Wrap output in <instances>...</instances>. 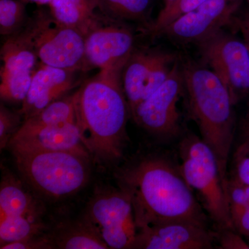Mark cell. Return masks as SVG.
<instances>
[{
    "mask_svg": "<svg viewBox=\"0 0 249 249\" xmlns=\"http://www.w3.org/2000/svg\"><path fill=\"white\" fill-rule=\"evenodd\" d=\"M115 176L132 202L137 231L170 221L207 226V215L179 168L168 160L142 157L116 170Z\"/></svg>",
    "mask_w": 249,
    "mask_h": 249,
    "instance_id": "6da1fadb",
    "label": "cell"
},
{
    "mask_svg": "<svg viewBox=\"0 0 249 249\" xmlns=\"http://www.w3.org/2000/svg\"><path fill=\"white\" fill-rule=\"evenodd\" d=\"M76 121L91 158L101 165L120 160L127 142L129 108L121 72L100 71L75 92Z\"/></svg>",
    "mask_w": 249,
    "mask_h": 249,
    "instance_id": "7a4b0ae2",
    "label": "cell"
},
{
    "mask_svg": "<svg viewBox=\"0 0 249 249\" xmlns=\"http://www.w3.org/2000/svg\"><path fill=\"white\" fill-rule=\"evenodd\" d=\"M188 108L201 138L214 152L227 188V167L235 134L230 93L212 70L187 61L181 63Z\"/></svg>",
    "mask_w": 249,
    "mask_h": 249,
    "instance_id": "3957f363",
    "label": "cell"
},
{
    "mask_svg": "<svg viewBox=\"0 0 249 249\" xmlns=\"http://www.w3.org/2000/svg\"><path fill=\"white\" fill-rule=\"evenodd\" d=\"M22 178L41 196L60 199L76 194L89 181L91 157L73 151L12 150Z\"/></svg>",
    "mask_w": 249,
    "mask_h": 249,
    "instance_id": "277c9868",
    "label": "cell"
},
{
    "mask_svg": "<svg viewBox=\"0 0 249 249\" xmlns=\"http://www.w3.org/2000/svg\"><path fill=\"white\" fill-rule=\"evenodd\" d=\"M179 155L180 172L189 186L197 191L210 218L219 230L234 229L227 188L211 147L201 137L189 134L180 142Z\"/></svg>",
    "mask_w": 249,
    "mask_h": 249,
    "instance_id": "5b68a950",
    "label": "cell"
},
{
    "mask_svg": "<svg viewBox=\"0 0 249 249\" xmlns=\"http://www.w3.org/2000/svg\"><path fill=\"white\" fill-rule=\"evenodd\" d=\"M24 29L42 64L79 72L91 70L85 54V36L57 22L49 10H36Z\"/></svg>",
    "mask_w": 249,
    "mask_h": 249,
    "instance_id": "8992f818",
    "label": "cell"
},
{
    "mask_svg": "<svg viewBox=\"0 0 249 249\" xmlns=\"http://www.w3.org/2000/svg\"><path fill=\"white\" fill-rule=\"evenodd\" d=\"M81 219L108 248L133 249L137 234L133 206L120 188L95 192Z\"/></svg>",
    "mask_w": 249,
    "mask_h": 249,
    "instance_id": "52a82bcc",
    "label": "cell"
},
{
    "mask_svg": "<svg viewBox=\"0 0 249 249\" xmlns=\"http://www.w3.org/2000/svg\"><path fill=\"white\" fill-rule=\"evenodd\" d=\"M198 45L205 64L222 81L235 105L249 91L247 44L221 31Z\"/></svg>",
    "mask_w": 249,
    "mask_h": 249,
    "instance_id": "ba28073f",
    "label": "cell"
},
{
    "mask_svg": "<svg viewBox=\"0 0 249 249\" xmlns=\"http://www.w3.org/2000/svg\"><path fill=\"white\" fill-rule=\"evenodd\" d=\"M124 22L98 11L85 34V54L90 67L122 72L134 49V36Z\"/></svg>",
    "mask_w": 249,
    "mask_h": 249,
    "instance_id": "9c48e42d",
    "label": "cell"
},
{
    "mask_svg": "<svg viewBox=\"0 0 249 249\" xmlns=\"http://www.w3.org/2000/svg\"><path fill=\"white\" fill-rule=\"evenodd\" d=\"M184 91L182 65L178 60L163 84L134 108L131 116L136 124L154 135L175 137L181 128L178 103Z\"/></svg>",
    "mask_w": 249,
    "mask_h": 249,
    "instance_id": "30bf717a",
    "label": "cell"
},
{
    "mask_svg": "<svg viewBox=\"0 0 249 249\" xmlns=\"http://www.w3.org/2000/svg\"><path fill=\"white\" fill-rule=\"evenodd\" d=\"M177 61L175 54L134 49L121 72V83L129 112L163 84Z\"/></svg>",
    "mask_w": 249,
    "mask_h": 249,
    "instance_id": "8fae6325",
    "label": "cell"
},
{
    "mask_svg": "<svg viewBox=\"0 0 249 249\" xmlns=\"http://www.w3.org/2000/svg\"><path fill=\"white\" fill-rule=\"evenodd\" d=\"M1 100L22 103L40 62L25 29L8 37L1 47Z\"/></svg>",
    "mask_w": 249,
    "mask_h": 249,
    "instance_id": "7c38bea8",
    "label": "cell"
},
{
    "mask_svg": "<svg viewBox=\"0 0 249 249\" xmlns=\"http://www.w3.org/2000/svg\"><path fill=\"white\" fill-rule=\"evenodd\" d=\"M242 0H209L175 19L160 33L179 43H199L230 23Z\"/></svg>",
    "mask_w": 249,
    "mask_h": 249,
    "instance_id": "4fadbf2b",
    "label": "cell"
},
{
    "mask_svg": "<svg viewBox=\"0 0 249 249\" xmlns=\"http://www.w3.org/2000/svg\"><path fill=\"white\" fill-rule=\"evenodd\" d=\"M214 237L207 226L170 221L139 229L133 249H210Z\"/></svg>",
    "mask_w": 249,
    "mask_h": 249,
    "instance_id": "5bb4252c",
    "label": "cell"
},
{
    "mask_svg": "<svg viewBox=\"0 0 249 249\" xmlns=\"http://www.w3.org/2000/svg\"><path fill=\"white\" fill-rule=\"evenodd\" d=\"M78 72L48 66L40 62L19 111L24 121L74 88L78 84Z\"/></svg>",
    "mask_w": 249,
    "mask_h": 249,
    "instance_id": "9a60e30c",
    "label": "cell"
},
{
    "mask_svg": "<svg viewBox=\"0 0 249 249\" xmlns=\"http://www.w3.org/2000/svg\"><path fill=\"white\" fill-rule=\"evenodd\" d=\"M8 146L11 150L73 151L90 156L82 140L77 121L29 132L18 131Z\"/></svg>",
    "mask_w": 249,
    "mask_h": 249,
    "instance_id": "2e32d148",
    "label": "cell"
},
{
    "mask_svg": "<svg viewBox=\"0 0 249 249\" xmlns=\"http://www.w3.org/2000/svg\"><path fill=\"white\" fill-rule=\"evenodd\" d=\"M1 219L11 216L29 214H43L42 203L25 189L17 178L6 175L0 186Z\"/></svg>",
    "mask_w": 249,
    "mask_h": 249,
    "instance_id": "e0dca14e",
    "label": "cell"
},
{
    "mask_svg": "<svg viewBox=\"0 0 249 249\" xmlns=\"http://www.w3.org/2000/svg\"><path fill=\"white\" fill-rule=\"evenodd\" d=\"M49 6L57 22L77 29L84 36L98 11L96 0H53Z\"/></svg>",
    "mask_w": 249,
    "mask_h": 249,
    "instance_id": "ac0fdd59",
    "label": "cell"
},
{
    "mask_svg": "<svg viewBox=\"0 0 249 249\" xmlns=\"http://www.w3.org/2000/svg\"><path fill=\"white\" fill-rule=\"evenodd\" d=\"M54 249H107L108 247L82 219L49 229Z\"/></svg>",
    "mask_w": 249,
    "mask_h": 249,
    "instance_id": "d6986e66",
    "label": "cell"
},
{
    "mask_svg": "<svg viewBox=\"0 0 249 249\" xmlns=\"http://www.w3.org/2000/svg\"><path fill=\"white\" fill-rule=\"evenodd\" d=\"M72 121H76L75 93L54 101L35 115L23 121L18 131L29 132Z\"/></svg>",
    "mask_w": 249,
    "mask_h": 249,
    "instance_id": "ffe728a7",
    "label": "cell"
},
{
    "mask_svg": "<svg viewBox=\"0 0 249 249\" xmlns=\"http://www.w3.org/2000/svg\"><path fill=\"white\" fill-rule=\"evenodd\" d=\"M98 11L123 22H134L142 24V31L151 24L153 0H96Z\"/></svg>",
    "mask_w": 249,
    "mask_h": 249,
    "instance_id": "44dd1931",
    "label": "cell"
},
{
    "mask_svg": "<svg viewBox=\"0 0 249 249\" xmlns=\"http://www.w3.org/2000/svg\"><path fill=\"white\" fill-rule=\"evenodd\" d=\"M42 216L29 214L1 218L0 247L48 231L50 228L42 221Z\"/></svg>",
    "mask_w": 249,
    "mask_h": 249,
    "instance_id": "7402d4cb",
    "label": "cell"
},
{
    "mask_svg": "<svg viewBox=\"0 0 249 249\" xmlns=\"http://www.w3.org/2000/svg\"><path fill=\"white\" fill-rule=\"evenodd\" d=\"M27 3L22 0H0V34L11 37L24 30L29 22Z\"/></svg>",
    "mask_w": 249,
    "mask_h": 249,
    "instance_id": "603a6c76",
    "label": "cell"
},
{
    "mask_svg": "<svg viewBox=\"0 0 249 249\" xmlns=\"http://www.w3.org/2000/svg\"><path fill=\"white\" fill-rule=\"evenodd\" d=\"M209 0H175L164 5L157 18L143 31L144 34L152 36H159L160 33L170 23L183 15L199 7Z\"/></svg>",
    "mask_w": 249,
    "mask_h": 249,
    "instance_id": "cb8c5ba5",
    "label": "cell"
},
{
    "mask_svg": "<svg viewBox=\"0 0 249 249\" xmlns=\"http://www.w3.org/2000/svg\"><path fill=\"white\" fill-rule=\"evenodd\" d=\"M22 114L14 112L7 109L2 103L0 106V149L9 145L10 141L20 128L22 123Z\"/></svg>",
    "mask_w": 249,
    "mask_h": 249,
    "instance_id": "d4e9b609",
    "label": "cell"
},
{
    "mask_svg": "<svg viewBox=\"0 0 249 249\" xmlns=\"http://www.w3.org/2000/svg\"><path fill=\"white\" fill-rule=\"evenodd\" d=\"M48 231L28 237L18 242L6 244L1 249H54L52 237Z\"/></svg>",
    "mask_w": 249,
    "mask_h": 249,
    "instance_id": "484cf974",
    "label": "cell"
},
{
    "mask_svg": "<svg viewBox=\"0 0 249 249\" xmlns=\"http://www.w3.org/2000/svg\"><path fill=\"white\" fill-rule=\"evenodd\" d=\"M219 240L220 248L223 249H249V245L245 242L240 235L231 229L219 230L215 234Z\"/></svg>",
    "mask_w": 249,
    "mask_h": 249,
    "instance_id": "4316f807",
    "label": "cell"
},
{
    "mask_svg": "<svg viewBox=\"0 0 249 249\" xmlns=\"http://www.w3.org/2000/svg\"><path fill=\"white\" fill-rule=\"evenodd\" d=\"M249 153V105L242 124H241L238 145L234 158L235 161L241 160Z\"/></svg>",
    "mask_w": 249,
    "mask_h": 249,
    "instance_id": "83f0119b",
    "label": "cell"
},
{
    "mask_svg": "<svg viewBox=\"0 0 249 249\" xmlns=\"http://www.w3.org/2000/svg\"><path fill=\"white\" fill-rule=\"evenodd\" d=\"M232 226L241 235L249 236V206L232 221Z\"/></svg>",
    "mask_w": 249,
    "mask_h": 249,
    "instance_id": "f1b7e54d",
    "label": "cell"
},
{
    "mask_svg": "<svg viewBox=\"0 0 249 249\" xmlns=\"http://www.w3.org/2000/svg\"><path fill=\"white\" fill-rule=\"evenodd\" d=\"M237 178L236 179L245 186L249 185V156L237 160Z\"/></svg>",
    "mask_w": 249,
    "mask_h": 249,
    "instance_id": "f546056e",
    "label": "cell"
},
{
    "mask_svg": "<svg viewBox=\"0 0 249 249\" xmlns=\"http://www.w3.org/2000/svg\"><path fill=\"white\" fill-rule=\"evenodd\" d=\"M239 29L242 31L243 36H247L249 37V18H246L243 19H239L236 21Z\"/></svg>",
    "mask_w": 249,
    "mask_h": 249,
    "instance_id": "4dcf8cb0",
    "label": "cell"
},
{
    "mask_svg": "<svg viewBox=\"0 0 249 249\" xmlns=\"http://www.w3.org/2000/svg\"><path fill=\"white\" fill-rule=\"evenodd\" d=\"M24 2L27 3H32V4H36L39 5V6H45V5H48L52 2L53 0H22Z\"/></svg>",
    "mask_w": 249,
    "mask_h": 249,
    "instance_id": "1f68e13d",
    "label": "cell"
},
{
    "mask_svg": "<svg viewBox=\"0 0 249 249\" xmlns=\"http://www.w3.org/2000/svg\"><path fill=\"white\" fill-rule=\"evenodd\" d=\"M244 38H245V43L247 44V47H248L249 51V37H247V36H243Z\"/></svg>",
    "mask_w": 249,
    "mask_h": 249,
    "instance_id": "d6a6232c",
    "label": "cell"
},
{
    "mask_svg": "<svg viewBox=\"0 0 249 249\" xmlns=\"http://www.w3.org/2000/svg\"><path fill=\"white\" fill-rule=\"evenodd\" d=\"M246 193H247V196H248L249 199V185H247V186H245Z\"/></svg>",
    "mask_w": 249,
    "mask_h": 249,
    "instance_id": "836d02e7",
    "label": "cell"
},
{
    "mask_svg": "<svg viewBox=\"0 0 249 249\" xmlns=\"http://www.w3.org/2000/svg\"><path fill=\"white\" fill-rule=\"evenodd\" d=\"M173 1H175V0H163L164 5L170 4V3L173 2Z\"/></svg>",
    "mask_w": 249,
    "mask_h": 249,
    "instance_id": "e575fe53",
    "label": "cell"
},
{
    "mask_svg": "<svg viewBox=\"0 0 249 249\" xmlns=\"http://www.w3.org/2000/svg\"><path fill=\"white\" fill-rule=\"evenodd\" d=\"M247 1H248V3L249 4V0H247Z\"/></svg>",
    "mask_w": 249,
    "mask_h": 249,
    "instance_id": "d590c367",
    "label": "cell"
},
{
    "mask_svg": "<svg viewBox=\"0 0 249 249\" xmlns=\"http://www.w3.org/2000/svg\"><path fill=\"white\" fill-rule=\"evenodd\" d=\"M249 155V154H248V155Z\"/></svg>",
    "mask_w": 249,
    "mask_h": 249,
    "instance_id": "8d00e7d4",
    "label": "cell"
},
{
    "mask_svg": "<svg viewBox=\"0 0 249 249\" xmlns=\"http://www.w3.org/2000/svg\"></svg>",
    "mask_w": 249,
    "mask_h": 249,
    "instance_id": "74e56055",
    "label": "cell"
}]
</instances>
